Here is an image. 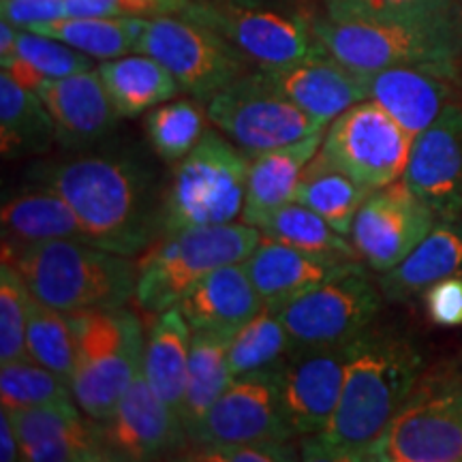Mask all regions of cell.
<instances>
[{"label": "cell", "instance_id": "obj_44", "mask_svg": "<svg viewBox=\"0 0 462 462\" xmlns=\"http://www.w3.org/2000/svg\"><path fill=\"white\" fill-rule=\"evenodd\" d=\"M3 20L17 28H31L45 22L67 17L65 0H3L0 3Z\"/></svg>", "mask_w": 462, "mask_h": 462}, {"label": "cell", "instance_id": "obj_2", "mask_svg": "<svg viewBox=\"0 0 462 462\" xmlns=\"http://www.w3.org/2000/svg\"><path fill=\"white\" fill-rule=\"evenodd\" d=\"M421 373L424 357L402 334L368 328L349 340L338 404L326 429L302 439V460H366Z\"/></svg>", "mask_w": 462, "mask_h": 462}, {"label": "cell", "instance_id": "obj_50", "mask_svg": "<svg viewBox=\"0 0 462 462\" xmlns=\"http://www.w3.org/2000/svg\"><path fill=\"white\" fill-rule=\"evenodd\" d=\"M460 371H462V366H460Z\"/></svg>", "mask_w": 462, "mask_h": 462}, {"label": "cell", "instance_id": "obj_46", "mask_svg": "<svg viewBox=\"0 0 462 462\" xmlns=\"http://www.w3.org/2000/svg\"><path fill=\"white\" fill-rule=\"evenodd\" d=\"M20 458V443H17V435L14 424H11L9 413H0V460L14 462Z\"/></svg>", "mask_w": 462, "mask_h": 462}, {"label": "cell", "instance_id": "obj_18", "mask_svg": "<svg viewBox=\"0 0 462 462\" xmlns=\"http://www.w3.org/2000/svg\"><path fill=\"white\" fill-rule=\"evenodd\" d=\"M402 180L437 218L462 217V103L454 101L413 137Z\"/></svg>", "mask_w": 462, "mask_h": 462}, {"label": "cell", "instance_id": "obj_3", "mask_svg": "<svg viewBox=\"0 0 462 462\" xmlns=\"http://www.w3.org/2000/svg\"><path fill=\"white\" fill-rule=\"evenodd\" d=\"M42 302L65 313L120 309L135 298L140 265L84 240H48L3 255Z\"/></svg>", "mask_w": 462, "mask_h": 462}, {"label": "cell", "instance_id": "obj_4", "mask_svg": "<svg viewBox=\"0 0 462 462\" xmlns=\"http://www.w3.org/2000/svg\"><path fill=\"white\" fill-rule=\"evenodd\" d=\"M317 39L340 65L357 75L396 67H437L458 71L462 7L448 14L388 22H337L310 17Z\"/></svg>", "mask_w": 462, "mask_h": 462}, {"label": "cell", "instance_id": "obj_19", "mask_svg": "<svg viewBox=\"0 0 462 462\" xmlns=\"http://www.w3.org/2000/svg\"><path fill=\"white\" fill-rule=\"evenodd\" d=\"M7 411V409H5ZM14 424L20 460L101 462L107 460L99 421L75 407V401L7 411Z\"/></svg>", "mask_w": 462, "mask_h": 462}, {"label": "cell", "instance_id": "obj_23", "mask_svg": "<svg viewBox=\"0 0 462 462\" xmlns=\"http://www.w3.org/2000/svg\"><path fill=\"white\" fill-rule=\"evenodd\" d=\"M354 263L360 262H332L265 236L245 262L259 298L273 310H282Z\"/></svg>", "mask_w": 462, "mask_h": 462}, {"label": "cell", "instance_id": "obj_6", "mask_svg": "<svg viewBox=\"0 0 462 462\" xmlns=\"http://www.w3.org/2000/svg\"><path fill=\"white\" fill-rule=\"evenodd\" d=\"M251 157L221 131H206L173 167L163 195V234L227 225L242 217Z\"/></svg>", "mask_w": 462, "mask_h": 462}, {"label": "cell", "instance_id": "obj_20", "mask_svg": "<svg viewBox=\"0 0 462 462\" xmlns=\"http://www.w3.org/2000/svg\"><path fill=\"white\" fill-rule=\"evenodd\" d=\"M456 79L458 71L437 67H396L364 75L368 99L377 101L413 137L458 101Z\"/></svg>", "mask_w": 462, "mask_h": 462}, {"label": "cell", "instance_id": "obj_28", "mask_svg": "<svg viewBox=\"0 0 462 462\" xmlns=\"http://www.w3.org/2000/svg\"><path fill=\"white\" fill-rule=\"evenodd\" d=\"M190 326L180 306L161 310L154 317L146 338L143 371L154 392L180 420L182 398L187 390ZM182 421V420H180Z\"/></svg>", "mask_w": 462, "mask_h": 462}, {"label": "cell", "instance_id": "obj_13", "mask_svg": "<svg viewBox=\"0 0 462 462\" xmlns=\"http://www.w3.org/2000/svg\"><path fill=\"white\" fill-rule=\"evenodd\" d=\"M383 293L371 282L364 263H354L313 291L279 310L293 349L345 345L373 326Z\"/></svg>", "mask_w": 462, "mask_h": 462}, {"label": "cell", "instance_id": "obj_9", "mask_svg": "<svg viewBox=\"0 0 462 462\" xmlns=\"http://www.w3.org/2000/svg\"><path fill=\"white\" fill-rule=\"evenodd\" d=\"M135 54L157 58L184 92L204 103L255 67L217 31L180 14L142 17Z\"/></svg>", "mask_w": 462, "mask_h": 462}, {"label": "cell", "instance_id": "obj_15", "mask_svg": "<svg viewBox=\"0 0 462 462\" xmlns=\"http://www.w3.org/2000/svg\"><path fill=\"white\" fill-rule=\"evenodd\" d=\"M349 343L300 346L276 366L279 407L289 437L321 432L337 409L343 390Z\"/></svg>", "mask_w": 462, "mask_h": 462}, {"label": "cell", "instance_id": "obj_21", "mask_svg": "<svg viewBox=\"0 0 462 462\" xmlns=\"http://www.w3.org/2000/svg\"><path fill=\"white\" fill-rule=\"evenodd\" d=\"M37 95L54 118L56 142L67 150L101 142L114 131L116 120L120 118L95 69L67 78H48L39 86Z\"/></svg>", "mask_w": 462, "mask_h": 462}, {"label": "cell", "instance_id": "obj_31", "mask_svg": "<svg viewBox=\"0 0 462 462\" xmlns=\"http://www.w3.org/2000/svg\"><path fill=\"white\" fill-rule=\"evenodd\" d=\"M231 338H234V334L193 330L189 351L187 390H184L180 411L187 437L198 430L212 404L218 401V396L227 390L231 379H234L227 364Z\"/></svg>", "mask_w": 462, "mask_h": 462}, {"label": "cell", "instance_id": "obj_1", "mask_svg": "<svg viewBox=\"0 0 462 462\" xmlns=\"http://www.w3.org/2000/svg\"><path fill=\"white\" fill-rule=\"evenodd\" d=\"M31 178L67 199L90 245L133 257L161 240L165 190L140 161L86 154L32 167Z\"/></svg>", "mask_w": 462, "mask_h": 462}, {"label": "cell", "instance_id": "obj_42", "mask_svg": "<svg viewBox=\"0 0 462 462\" xmlns=\"http://www.w3.org/2000/svg\"><path fill=\"white\" fill-rule=\"evenodd\" d=\"M184 458L201 462H289L302 458V454L289 441H251L193 446Z\"/></svg>", "mask_w": 462, "mask_h": 462}, {"label": "cell", "instance_id": "obj_37", "mask_svg": "<svg viewBox=\"0 0 462 462\" xmlns=\"http://www.w3.org/2000/svg\"><path fill=\"white\" fill-rule=\"evenodd\" d=\"M208 112L198 99H178L150 109L146 133L161 161L178 163L198 146L206 133Z\"/></svg>", "mask_w": 462, "mask_h": 462}, {"label": "cell", "instance_id": "obj_38", "mask_svg": "<svg viewBox=\"0 0 462 462\" xmlns=\"http://www.w3.org/2000/svg\"><path fill=\"white\" fill-rule=\"evenodd\" d=\"M65 401H75L71 383L58 373L34 362L32 357L26 356L22 360L3 364L0 402L7 411Z\"/></svg>", "mask_w": 462, "mask_h": 462}, {"label": "cell", "instance_id": "obj_30", "mask_svg": "<svg viewBox=\"0 0 462 462\" xmlns=\"http://www.w3.org/2000/svg\"><path fill=\"white\" fill-rule=\"evenodd\" d=\"M56 142L50 109L37 92L24 88L7 71L0 75V150L5 159L43 154Z\"/></svg>", "mask_w": 462, "mask_h": 462}, {"label": "cell", "instance_id": "obj_39", "mask_svg": "<svg viewBox=\"0 0 462 462\" xmlns=\"http://www.w3.org/2000/svg\"><path fill=\"white\" fill-rule=\"evenodd\" d=\"M28 302L31 291L11 263L0 268V362L9 364L28 356Z\"/></svg>", "mask_w": 462, "mask_h": 462}, {"label": "cell", "instance_id": "obj_43", "mask_svg": "<svg viewBox=\"0 0 462 462\" xmlns=\"http://www.w3.org/2000/svg\"><path fill=\"white\" fill-rule=\"evenodd\" d=\"M430 321L441 328L462 326V276H449L424 291Z\"/></svg>", "mask_w": 462, "mask_h": 462}, {"label": "cell", "instance_id": "obj_49", "mask_svg": "<svg viewBox=\"0 0 462 462\" xmlns=\"http://www.w3.org/2000/svg\"><path fill=\"white\" fill-rule=\"evenodd\" d=\"M165 3L170 5L171 14H182V11L189 7V3H190V0H165Z\"/></svg>", "mask_w": 462, "mask_h": 462}, {"label": "cell", "instance_id": "obj_35", "mask_svg": "<svg viewBox=\"0 0 462 462\" xmlns=\"http://www.w3.org/2000/svg\"><path fill=\"white\" fill-rule=\"evenodd\" d=\"M291 349V337H289L279 310L263 306L231 338L227 354L231 377L279 366Z\"/></svg>", "mask_w": 462, "mask_h": 462}, {"label": "cell", "instance_id": "obj_40", "mask_svg": "<svg viewBox=\"0 0 462 462\" xmlns=\"http://www.w3.org/2000/svg\"><path fill=\"white\" fill-rule=\"evenodd\" d=\"M326 15L337 22L411 20L460 9L458 0H323Z\"/></svg>", "mask_w": 462, "mask_h": 462}, {"label": "cell", "instance_id": "obj_45", "mask_svg": "<svg viewBox=\"0 0 462 462\" xmlns=\"http://www.w3.org/2000/svg\"><path fill=\"white\" fill-rule=\"evenodd\" d=\"M3 71H7L17 84L24 86V88L32 90V92H37L39 86L48 79L37 67H32L31 62L24 60V58H20V56H14L11 60L5 62Z\"/></svg>", "mask_w": 462, "mask_h": 462}, {"label": "cell", "instance_id": "obj_32", "mask_svg": "<svg viewBox=\"0 0 462 462\" xmlns=\"http://www.w3.org/2000/svg\"><path fill=\"white\" fill-rule=\"evenodd\" d=\"M368 195L371 190L326 163L317 152L300 176L296 201L326 218L338 234L349 236L357 210Z\"/></svg>", "mask_w": 462, "mask_h": 462}, {"label": "cell", "instance_id": "obj_10", "mask_svg": "<svg viewBox=\"0 0 462 462\" xmlns=\"http://www.w3.org/2000/svg\"><path fill=\"white\" fill-rule=\"evenodd\" d=\"M208 120L248 157L302 142L326 131L328 123L306 114L253 69L206 103Z\"/></svg>", "mask_w": 462, "mask_h": 462}, {"label": "cell", "instance_id": "obj_34", "mask_svg": "<svg viewBox=\"0 0 462 462\" xmlns=\"http://www.w3.org/2000/svg\"><path fill=\"white\" fill-rule=\"evenodd\" d=\"M259 231L265 238H273L310 255L332 259V262H362L354 242L338 234L326 218L298 201L282 206L268 218Z\"/></svg>", "mask_w": 462, "mask_h": 462}, {"label": "cell", "instance_id": "obj_14", "mask_svg": "<svg viewBox=\"0 0 462 462\" xmlns=\"http://www.w3.org/2000/svg\"><path fill=\"white\" fill-rule=\"evenodd\" d=\"M435 223V212L409 184L394 180L371 190L357 210L349 236L362 263L383 274L396 268Z\"/></svg>", "mask_w": 462, "mask_h": 462}, {"label": "cell", "instance_id": "obj_29", "mask_svg": "<svg viewBox=\"0 0 462 462\" xmlns=\"http://www.w3.org/2000/svg\"><path fill=\"white\" fill-rule=\"evenodd\" d=\"M97 71L120 118H137L161 103L171 101L182 90L170 69L148 54L133 51L131 56L103 60Z\"/></svg>", "mask_w": 462, "mask_h": 462}, {"label": "cell", "instance_id": "obj_7", "mask_svg": "<svg viewBox=\"0 0 462 462\" xmlns=\"http://www.w3.org/2000/svg\"><path fill=\"white\" fill-rule=\"evenodd\" d=\"M262 242V231L248 223L193 227L165 236L143 253L135 302L146 313L180 304L208 274L229 263L246 262Z\"/></svg>", "mask_w": 462, "mask_h": 462}, {"label": "cell", "instance_id": "obj_17", "mask_svg": "<svg viewBox=\"0 0 462 462\" xmlns=\"http://www.w3.org/2000/svg\"><path fill=\"white\" fill-rule=\"evenodd\" d=\"M107 460H152L182 448V421L154 392L143 366L109 418L99 421Z\"/></svg>", "mask_w": 462, "mask_h": 462}, {"label": "cell", "instance_id": "obj_25", "mask_svg": "<svg viewBox=\"0 0 462 462\" xmlns=\"http://www.w3.org/2000/svg\"><path fill=\"white\" fill-rule=\"evenodd\" d=\"M323 135L319 131L302 142L270 150L251 159L246 178V198L242 223L262 227L282 206L296 201V190L304 167L319 152Z\"/></svg>", "mask_w": 462, "mask_h": 462}, {"label": "cell", "instance_id": "obj_27", "mask_svg": "<svg viewBox=\"0 0 462 462\" xmlns=\"http://www.w3.org/2000/svg\"><path fill=\"white\" fill-rule=\"evenodd\" d=\"M3 255L48 240H84V227L65 198L32 184L3 204Z\"/></svg>", "mask_w": 462, "mask_h": 462}, {"label": "cell", "instance_id": "obj_48", "mask_svg": "<svg viewBox=\"0 0 462 462\" xmlns=\"http://www.w3.org/2000/svg\"><path fill=\"white\" fill-rule=\"evenodd\" d=\"M231 3L251 5V7H274V9L300 11V9H293L300 3V0H231Z\"/></svg>", "mask_w": 462, "mask_h": 462}, {"label": "cell", "instance_id": "obj_36", "mask_svg": "<svg viewBox=\"0 0 462 462\" xmlns=\"http://www.w3.org/2000/svg\"><path fill=\"white\" fill-rule=\"evenodd\" d=\"M26 346L28 357L71 383L75 366V326L71 313L58 310L31 293Z\"/></svg>", "mask_w": 462, "mask_h": 462}, {"label": "cell", "instance_id": "obj_12", "mask_svg": "<svg viewBox=\"0 0 462 462\" xmlns=\"http://www.w3.org/2000/svg\"><path fill=\"white\" fill-rule=\"evenodd\" d=\"M413 135L402 129L377 101L356 103L328 126L319 157L374 190L401 180L411 154Z\"/></svg>", "mask_w": 462, "mask_h": 462}, {"label": "cell", "instance_id": "obj_24", "mask_svg": "<svg viewBox=\"0 0 462 462\" xmlns=\"http://www.w3.org/2000/svg\"><path fill=\"white\" fill-rule=\"evenodd\" d=\"M190 330L236 334L263 309L245 262L229 263L199 281L180 304Z\"/></svg>", "mask_w": 462, "mask_h": 462}, {"label": "cell", "instance_id": "obj_8", "mask_svg": "<svg viewBox=\"0 0 462 462\" xmlns=\"http://www.w3.org/2000/svg\"><path fill=\"white\" fill-rule=\"evenodd\" d=\"M364 462H462V371L421 373Z\"/></svg>", "mask_w": 462, "mask_h": 462}, {"label": "cell", "instance_id": "obj_33", "mask_svg": "<svg viewBox=\"0 0 462 462\" xmlns=\"http://www.w3.org/2000/svg\"><path fill=\"white\" fill-rule=\"evenodd\" d=\"M142 17H62L26 28L71 45L97 60H114L135 51Z\"/></svg>", "mask_w": 462, "mask_h": 462}, {"label": "cell", "instance_id": "obj_26", "mask_svg": "<svg viewBox=\"0 0 462 462\" xmlns=\"http://www.w3.org/2000/svg\"><path fill=\"white\" fill-rule=\"evenodd\" d=\"M449 276H462V217L437 218L424 240L396 268L381 274L379 289L388 302H407Z\"/></svg>", "mask_w": 462, "mask_h": 462}, {"label": "cell", "instance_id": "obj_22", "mask_svg": "<svg viewBox=\"0 0 462 462\" xmlns=\"http://www.w3.org/2000/svg\"><path fill=\"white\" fill-rule=\"evenodd\" d=\"M268 82L306 114L330 125L337 116L368 99L364 75H357L330 51L291 67L262 69Z\"/></svg>", "mask_w": 462, "mask_h": 462}, {"label": "cell", "instance_id": "obj_11", "mask_svg": "<svg viewBox=\"0 0 462 462\" xmlns=\"http://www.w3.org/2000/svg\"><path fill=\"white\" fill-rule=\"evenodd\" d=\"M180 15L217 31L257 69L291 67L328 51L302 11L190 0Z\"/></svg>", "mask_w": 462, "mask_h": 462}, {"label": "cell", "instance_id": "obj_47", "mask_svg": "<svg viewBox=\"0 0 462 462\" xmlns=\"http://www.w3.org/2000/svg\"><path fill=\"white\" fill-rule=\"evenodd\" d=\"M17 37H20L17 26H14L7 20L0 22V60H3V65L15 56Z\"/></svg>", "mask_w": 462, "mask_h": 462}, {"label": "cell", "instance_id": "obj_16", "mask_svg": "<svg viewBox=\"0 0 462 462\" xmlns=\"http://www.w3.org/2000/svg\"><path fill=\"white\" fill-rule=\"evenodd\" d=\"M276 390V366L231 379L210 411L189 437L193 446L208 443L289 441Z\"/></svg>", "mask_w": 462, "mask_h": 462}, {"label": "cell", "instance_id": "obj_41", "mask_svg": "<svg viewBox=\"0 0 462 462\" xmlns=\"http://www.w3.org/2000/svg\"><path fill=\"white\" fill-rule=\"evenodd\" d=\"M15 56L24 58L50 79L67 78V75L84 73L92 69L90 56L58 42V39L48 37V34L26 31V28L20 31V37H17Z\"/></svg>", "mask_w": 462, "mask_h": 462}, {"label": "cell", "instance_id": "obj_5", "mask_svg": "<svg viewBox=\"0 0 462 462\" xmlns=\"http://www.w3.org/2000/svg\"><path fill=\"white\" fill-rule=\"evenodd\" d=\"M75 366L71 390L78 407L101 421L114 413L143 366L146 334L140 317L125 306L71 313Z\"/></svg>", "mask_w": 462, "mask_h": 462}]
</instances>
